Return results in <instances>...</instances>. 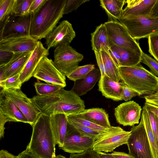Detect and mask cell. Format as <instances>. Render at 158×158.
<instances>
[{"instance_id": "1", "label": "cell", "mask_w": 158, "mask_h": 158, "mask_svg": "<svg viewBox=\"0 0 158 158\" xmlns=\"http://www.w3.org/2000/svg\"><path fill=\"white\" fill-rule=\"evenodd\" d=\"M31 100L41 114L50 116L58 114L66 115L80 113L85 110L84 101L72 90L63 88L46 95L35 96Z\"/></svg>"}, {"instance_id": "2", "label": "cell", "mask_w": 158, "mask_h": 158, "mask_svg": "<svg viewBox=\"0 0 158 158\" xmlns=\"http://www.w3.org/2000/svg\"><path fill=\"white\" fill-rule=\"evenodd\" d=\"M66 0H47L42 8L32 15L30 35L38 40L45 38L63 17Z\"/></svg>"}, {"instance_id": "3", "label": "cell", "mask_w": 158, "mask_h": 158, "mask_svg": "<svg viewBox=\"0 0 158 158\" xmlns=\"http://www.w3.org/2000/svg\"><path fill=\"white\" fill-rule=\"evenodd\" d=\"M32 127L31 139L26 149L40 158H56V144L49 116L41 114Z\"/></svg>"}, {"instance_id": "4", "label": "cell", "mask_w": 158, "mask_h": 158, "mask_svg": "<svg viewBox=\"0 0 158 158\" xmlns=\"http://www.w3.org/2000/svg\"><path fill=\"white\" fill-rule=\"evenodd\" d=\"M121 81L139 94L149 95L158 88V77L140 64L118 67Z\"/></svg>"}, {"instance_id": "5", "label": "cell", "mask_w": 158, "mask_h": 158, "mask_svg": "<svg viewBox=\"0 0 158 158\" xmlns=\"http://www.w3.org/2000/svg\"><path fill=\"white\" fill-rule=\"evenodd\" d=\"M118 20L135 40L158 33V17L129 15L120 16Z\"/></svg>"}, {"instance_id": "6", "label": "cell", "mask_w": 158, "mask_h": 158, "mask_svg": "<svg viewBox=\"0 0 158 158\" xmlns=\"http://www.w3.org/2000/svg\"><path fill=\"white\" fill-rule=\"evenodd\" d=\"M131 134L119 127L111 126L107 131L100 134L95 139L93 149L98 152H108L127 144Z\"/></svg>"}, {"instance_id": "7", "label": "cell", "mask_w": 158, "mask_h": 158, "mask_svg": "<svg viewBox=\"0 0 158 158\" xmlns=\"http://www.w3.org/2000/svg\"><path fill=\"white\" fill-rule=\"evenodd\" d=\"M104 24L106 29L110 48L116 46L132 50L141 55L143 51L139 44L118 20L109 21Z\"/></svg>"}, {"instance_id": "8", "label": "cell", "mask_w": 158, "mask_h": 158, "mask_svg": "<svg viewBox=\"0 0 158 158\" xmlns=\"http://www.w3.org/2000/svg\"><path fill=\"white\" fill-rule=\"evenodd\" d=\"M127 144L129 154L135 158H153L146 132L141 118L139 124L133 126Z\"/></svg>"}, {"instance_id": "9", "label": "cell", "mask_w": 158, "mask_h": 158, "mask_svg": "<svg viewBox=\"0 0 158 158\" xmlns=\"http://www.w3.org/2000/svg\"><path fill=\"white\" fill-rule=\"evenodd\" d=\"M54 58L56 67L67 76L78 66L84 56L69 45L56 48Z\"/></svg>"}, {"instance_id": "10", "label": "cell", "mask_w": 158, "mask_h": 158, "mask_svg": "<svg viewBox=\"0 0 158 158\" xmlns=\"http://www.w3.org/2000/svg\"><path fill=\"white\" fill-rule=\"evenodd\" d=\"M0 92L13 102L32 127L41 113L31 98H28L20 89H2Z\"/></svg>"}, {"instance_id": "11", "label": "cell", "mask_w": 158, "mask_h": 158, "mask_svg": "<svg viewBox=\"0 0 158 158\" xmlns=\"http://www.w3.org/2000/svg\"><path fill=\"white\" fill-rule=\"evenodd\" d=\"M32 15L29 13L21 16L10 15L0 25V40L3 39L30 35V30Z\"/></svg>"}, {"instance_id": "12", "label": "cell", "mask_w": 158, "mask_h": 158, "mask_svg": "<svg viewBox=\"0 0 158 158\" xmlns=\"http://www.w3.org/2000/svg\"><path fill=\"white\" fill-rule=\"evenodd\" d=\"M94 140L80 133L68 122L64 144L61 149L71 154L81 153L93 148Z\"/></svg>"}, {"instance_id": "13", "label": "cell", "mask_w": 158, "mask_h": 158, "mask_svg": "<svg viewBox=\"0 0 158 158\" xmlns=\"http://www.w3.org/2000/svg\"><path fill=\"white\" fill-rule=\"evenodd\" d=\"M34 77L46 83L66 86L65 76L60 72L51 59L45 57L40 61L33 74Z\"/></svg>"}, {"instance_id": "14", "label": "cell", "mask_w": 158, "mask_h": 158, "mask_svg": "<svg viewBox=\"0 0 158 158\" xmlns=\"http://www.w3.org/2000/svg\"><path fill=\"white\" fill-rule=\"evenodd\" d=\"M76 36L72 24L66 20H63L45 38L47 49L69 45Z\"/></svg>"}, {"instance_id": "15", "label": "cell", "mask_w": 158, "mask_h": 158, "mask_svg": "<svg viewBox=\"0 0 158 158\" xmlns=\"http://www.w3.org/2000/svg\"><path fill=\"white\" fill-rule=\"evenodd\" d=\"M142 109L134 101L123 103L114 109V115L116 122L123 126H133L138 124Z\"/></svg>"}, {"instance_id": "16", "label": "cell", "mask_w": 158, "mask_h": 158, "mask_svg": "<svg viewBox=\"0 0 158 158\" xmlns=\"http://www.w3.org/2000/svg\"><path fill=\"white\" fill-rule=\"evenodd\" d=\"M38 41L28 35L3 39L0 40V50L13 53L32 52Z\"/></svg>"}, {"instance_id": "17", "label": "cell", "mask_w": 158, "mask_h": 158, "mask_svg": "<svg viewBox=\"0 0 158 158\" xmlns=\"http://www.w3.org/2000/svg\"><path fill=\"white\" fill-rule=\"evenodd\" d=\"M32 52H15L7 63L0 65V81L20 73Z\"/></svg>"}, {"instance_id": "18", "label": "cell", "mask_w": 158, "mask_h": 158, "mask_svg": "<svg viewBox=\"0 0 158 158\" xmlns=\"http://www.w3.org/2000/svg\"><path fill=\"white\" fill-rule=\"evenodd\" d=\"M49 54V50L44 46L41 41H38L35 48L20 73V79L22 84L33 76L34 72L41 60L44 57H47Z\"/></svg>"}, {"instance_id": "19", "label": "cell", "mask_w": 158, "mask_h": 158, "mask_svg": "<svg viewBox=\"0 0 158 158\" xmlns=\"http://www.w3.org/2000/svg\"><path fill=\"white\" fill-rule=\"evenodd\" d=\"M0 95V114L7 122H21L29 124L28 120L13 102L1 92Z\"/></svg>"}, {"instance_id": "20", "label": "cell", "mask_w": 158, "mask_h": 158, "mask_svg": "<svg viewBox=\"0 0 158 158\" xmlns=\"http://www.w3.org/2000/svg\"><path fill=\"white\" fill-rule=\"evenodd\" d=\"M156 0H127V6L120 16H150L152 9Z\"/></svg>"}, {"instance_id": "21", "label": "cell", "mask_w": 158, "mask_h": 158, "mask_svg": "<svg viewBox=\"0 0 158 158\" xmlns=\"http://www.w3.org/2000/svg\"><path fill=\"white\" fill-rule=\"evenodd\" d=\"M98 86L99 91L106 98L116 101L122 100L123 87L121 81L117 82L105 76L99 80Z\"/></svg>"}, {"instance_id": "22", "label": "cell", "mask_w": 158, "mask_h": 158, "mask_svg": "<svg viewBox=\"0 0 158 158\" xmlns=\"http://www.w3.org/2000/svg\"><path fill=\"white\" fill-rule=\"evenodd\" d=\"M49 118L56 143L61 148L63 146L66 132L68 122L67 115L64 114H58L51 115Z\"/></svg>"}, {"instance_id": "23", "label": "cell", "mask_w": 158, "mask_h": 158, "mask_svg": "<svg viewBox=\"0 0 158 158\" xmlns=\"http://www.w3.org/2000/svg\"><path fill=\"white\" fill-rule=\"evenodd\" d=\"M101 77L100 69L95 68L85 77L74 81L71 90L79 97L83 95L94 87Z\"/></svg>"}, {"instance_id": "24", "label": "cell", "mask_w": 158, "mask_h": 158, "mask_svg": "<svg viewBox=\"0 0 158 158\" xmlns=\"http://www.w3.org/2000/svg\"><path fill=\"white\" fill-rule=\"evenodd\" d=\"M92 50L99 52L101 51L108 53L110 49L109 38L106 28L104 23L98 26L91 33Z\"/></svg>"}, {"instance_id": "25", "label": "cell", "mask_w": 158, "mask_h": 158, "mask_svg": "<svg viewBox=\"0 0 158 158\" xmlns=\"http://www.w3.org/2000/svg\"><path fill=\"white\" fill-rule=\"evenodd\" d=\"M78 114L84 118L106 128L111 126L109 119L108 114L102 108H93L85 109Z\"/></svg>"}, {"instance_id": "26", "label": "cell", "mask_w": 158, "mask_h": 158, "mask_svg": "<svg viewBox=\"0 0 158 158\" xmlns=\"http://www.w3.org/2000/svg\"><path fill=\"white\" fill-rule=\"evenodd\" d=\"M110 48L118 54L120 66H132L140 62L141 55L136 52L116 46H112Z\"/></svg>"}, {"instance_id": "27", "label": "cell", "mask_w": 158, "mask_h": 158, "mask_svg": "<svg viewBox=\"0 0 158 158\" xmlns=\"http://www.w3.org/2000/svg\"><path fill=\"white\" fill-rule=\"evenodd\" d=\"M100 6L107 13L110 20H118L120 17L125 0H100Z\"/></svg>"}, {"instance_id": "28", "label": "cell", "mask_w": 158, "mask_h": 158, "mask_svg": "<svg viewBox=\"0 0 158 158\" xmlns=\"http://www.w3.org/2000/svg\"><path fill=\"white\" fill-rule=\"evenodd\" d=\"M141 118L146 132L153 158H158V144L152 130L146 110L143 108Z\"/></svg>"}, {"instance_id": "29", "label": "cell", "mask_w": 158, "mask_h": 158, "mask_svg": "<svg viewBox=\"0 0 158 158\" xmlns=\"http://www.w3.org/2000/svg\"><path fill=\"white\" fill-rule=\"evenodd\" d=\"M100 53L110 77L116 82H120L121 81L118 67L108 53L102 50L100 51Z\"/></svg>"}, {"instance_id": "30", "label": "cell", "mask_w": 158, "mask_h": 158, "mask_svg": "<svg viewBox=\"0 0 158 158\" xmlns=\"http://www.w3.org/2000/svg\"><path fill=\"white\" fill-rule=\"evenodd\" d=\"M35 91L38 95L44 96L52 94L63 86L48 83H43L39 81L34 84Z\"/></svg>"}, {"instance_id": "31", "label": "cell", "mask_w": 158, "mask_h": 158, "mask_svg": "<svg viewBox=\"0 0 158 158\" xmlns=\"http://www.w3.org/2000/svg\"><path fill=\"white\" fill-rule=\"evenodd\" d=\"M68 122H73L80 124L100 131H106L108 128H106L94 124L81 116L79 114L67 115Z\"/></svg>"}, {"instance_id": "32", "label": "cell", "mask_w": 158, "mask_h": 158, "mask_svg": "<svg viewBox=\"0 0 158 158\" xmlns=\"http://www.w3.org/2000/svg\"><path fill=\"white\" fill-rule=\"evenodd\" d=\"M33 0H15L11 15H24L29 13V10Z\"/></svg>"}, {"instance_id": "33", "label": "cell", "mask_w": 158, "mask_h": 158, "mask_svg": "<svg viewBox=\"0 0 158 158\" xmlns=\"http://www.w3.org/2000/svg\"><path fill=\"white\" fill-rule=\"evenodd\" d=\"M95 68V65L93 64L78 66L67 77L69 80L74 82L85 77Z\"/></svg>"}, {"instance_id": "34", "label": "cell", "mask_w": 158, "mask_h": 158, "mask_svg": "<svg viewBox=\"0 0 158 158\" xmlns=\"http://www.w3.org/2000/svg\"><path fill=\"white\" fill-rule=\"evenodd\" d=\"M15 2V0H0V25L11 14Z\"/></svg>"}, {"instance_id": "35", "label": "cell", "mask_w": 158, "mask_h": 158, "mask_svg": "<svg viewBox=\"0 0 158 158\" xmlns=\"http://www.w3.org/2000/svg\"><path fill=\"white\" fill-rule=\"evenodd\" d=\"M20 74L18 73L12 77L0 81L1 89H20L22 83L20 79Z\"/></svg>"}, {"instance_id": "36", "label": "cell", "mask_w": 158, "mask_h": 158, "mask_svg": "<svg viewBox=\"0 0 158 158\" xmlns=\"http://www.w3.org/2000/svg\"><path fill=\"white\" fill-rule=\"evenodd\" d=\"M68 123L72 125L77 131L81 134L92 138L95 140L100 134L104 132L100 131L83 126L76 123L73 122Z\"/></svg>"}, {"instance_id": "37", "label": "cell", "mask_w": 158, "mask_h": 158, "mask_svg": "<svg viewBox=\"0 0 158 158\" xmlns=\"http://www.w3.org/2000/svg\"><path fill=\"white\" fill-rule=\"evenodd\" d=\"M147 65L151 72L155 75L158 76V61L154 60L143 52L142 53L141 61Z\"/></svg>"}, {"instance_id": "38", "label": "cell", "mask_w": 158, "mask_h": 158, "mask_svg": "<svg viewBox=\"0 0 158 158\" xmlns=\"http://www.w3.org/2000/svg\"><path fill=\"white\" fill-rule=\"evenodd\" d=\"M149 52L158 61V33L149 36Z\"/></svg>"}, {"instance_id": "39", "label": "cell", "mask_w": 158, "mask_h": 158, "mask_svg": "<svg viewBox=\"0 0 158 158\" xmlns=\"http://www.w3.org/2000/svg\"><path fill=\"white\" fill-rule=\"evenodd\" d=\"M89 1V0H66L64 15L75 10L81 5Z\"/></svg>"}, {"instance_id": "40", "label": "cell", "mask_w": 158, "mask_h": 158, "mask_svg": "<svg viewBox=\"0 0 158 158\" xmlns=\"http://www.w3.org/2000/svg\"><path fill=\"white\" fill-rule=\"evenodd\" d=\"M123 87L122 93V100L127 102L133 97L140 96L139 93L121 81Z\"/></svg>"}, {"instance_id": "41", "label": "cell", "mask_w": 158, "mask_h": 158, "mask_svg": "<svg viewBox=\"0 0 158 158\" xmlns=\"http://www.w3.org/2000/svg\"><path fill=\"white\" fill-rule=\"evenodd\" d=\"M145 109L148 114L151 127L158 144V118L153 113Z\"/></svg>"}, {"instance_id": "42", "label": "cell", "mask_w": 158, "mask_h": 158, "mask_svg": "<svg viewBox=\"0 0 158 158\" xmlns=\"http://www.w3.org/2000/svg\"><path fill=\"white\" fill-rule=\"evenodd\" d=\"M69 158H99L97 152L92 149L81 153L70 154Z\"/></svg>"}, {"instance_id": "43", "label": "cell", "mask_w": 158, "mask_h": 158, "mask_svg": "<svg viewBox=\"0 0 158 158\" xmlns=\"http://www.w3.org/2000/svg\"><path fill=\"white\" fill-rule=\"evenodd\" d=\"M94 52L98 65L101 71V77H103L105 76H107L110 77L106 68L102 60L100 52Z\"/></svg>"}, {"instance_id": "44", "label": "cell", "mask_w": 158, "mask_h": 158, "mask_svg": "<svg viewBox=\"0 0 158 158\" xmlns=\"http://www.w3.org/2000/svg\"><path fill=\"white\" fill-rule=\"evenodd\" d=\"M47 0H33L29 10V13L33 15L39 11Z\"/></svg>"}, {"instance_id": "45", "label": "cell", "mask_w": 158, "mask_h": 158, "mask_svg": "<svg viewBox=\"0 0 158 158\" xmlns=\"http://www.w3.org/2000/svg\"><path fill=\"white\" fill-rule=\"evenodd\" d=\"M146 102L158 107V88L154 93L144 96Z\"/></svg>"}, {"instance_id": "46", "label": "cell", "mask_w": 158, "mask_h": 158, "mask_svg": "<svg viewBox=\"0 0 158 158\" xmlns=\"http://www.w3.org/2000/svg\"><path fill=\"white\" fill-rule=\"evenodd\" d=\"M13 52L0 50V65L6 64L11 59Z\"/></svg>"}, {"instance_id": "47", "label": "cell", "mask_w": 158, "mask_h": 158, "mask_svg": "<svg viewBox=\"0 0 158 158\" xmlns=\"http://www.w3.org/2000/svg\"><path fill=\"white\" fill-rule=\"evenodd\" d=\"M17 157L18 158H40L26 149L20 153Z\"/></svg>"}, {"instance_id": "48", "label": "cell", "mask_w": 158, "mask_h": 158, "mask_svg": "<svg viewBox=\"0 0 158 158\" xmlns=\"http://www.w3.org/2000/svg\"><path fill=\"white\" fill-rule=\"evenodd\" d=\"M115 158H135L129 154L120 152H113L111 153Z\"/></svg>"}, {"instance_id": "49", "label": "cell", "mask_w": 158, "mask_h": 158, "mask_svg": "<svg viewBox=\"0 0 158 158\" xmlns=\"http://www.w3.org/2000/svg\"><path fill=\"white\" fill-rule=\"evenodd\" d=\"M7 122V121L4 117L0 114V138L4 137V130L5 129V125Z\"/></svg>"}, {"instance_id": "50", "label": "cell", "mask_w": 158, "mask_h": 158, "mask_svg": "<svg viewBox=\"0 0 158 158\" xmlns=\"http://www.w3.org/2000/svg\"><path fill=\"white\" fill-rule=\"evenodd\" d=\"M108 53L117 65L118 67H119L120 57L118 54L114 51L111 49V48L109 50Z\"/></svg>"}, {"instance_id": "51", "label": "cell", "mask_w": 158, "mask_h": 158, "mask_svg": "<svg viewBox=\"0 0 158 158\" xmlns=\"http://www.w3.org/2000/svg\"><path fill=\"white\" fill-rule=\"evenodd\" d=\"M143 108L151 111L155 114L158 118V107L148 104L146 102L145 103Z\"/></svg>"}, {"instance_id": "52", "label": "cell", "mask_w": 158, "mask_h": 158, "mask_svg": "<svg viewBox=\"0 0 158 158\" xmlns=\"http://www.w3.org/2000/svg\"><path fill=\"white\" fill-rule=\"evenodd\" d=\"M0 158H18V157L9 153L6 150L2 149L0 151Z\"/></svg>"}, {"instance_id": "53", "label": "cell", "mask_w": 158, "mask_h": 158, "mask_svg": "<svg viewBox=\"0 0 158 158\" xmlns=\"http://www.w3.org/2000/svg\"><path fill=\"white\" fill-rule=\"evenodd\" d=\"M150 16L152 17H158V0H156L152 7Z\"/></svg>"}, {"instance_id": "54", "label": "cell", "mask_w": 158, "mask_h": 158, "mask_svg": "<svg viewBox=\"0 0 158 158\" xmlns=\"http://www.w3.org/2000/svg\"><path fill=\"white\" fill-rule=\"evenodd\" d=\"M97 152L99 158H115L111 154L106 153L103 152Z\"/></svg>"}, {"instance_id": "55", "label": "cell", "mask_w": 158, "mask_h": 158, "mask_svg": "<svg viewBox=\"0 0 158 158\" xmlns=\"http://www.w3.org/2000/svg\"><path fill=\"white\" fill-rule=\"evenodd\" d=\"M56 158H66L64 156L61 155H59L57 156H56Z\"/></svg>"}]
</instances>
